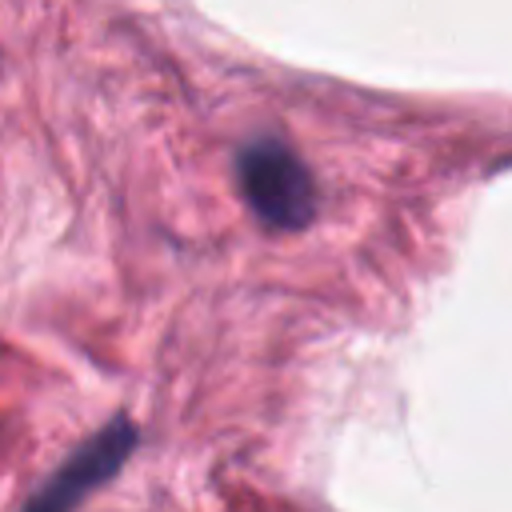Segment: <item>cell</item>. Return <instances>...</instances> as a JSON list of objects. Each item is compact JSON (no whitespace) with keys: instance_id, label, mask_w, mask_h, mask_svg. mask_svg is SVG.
<instances>
[{"instance_id":"cell-1","label":"cell","mask_w":512,"mask_h":512,"mask_svg":"<svg viewBox=\"0 0 512 512\" xmlns=\"http://www.w3.org/2000/svg\"><path fill=\"white\" fill-rule=\"evenodd\" d=\"M236 184L264 228L296 232L316 216V180L308 164L276 136H256L236 152Z\"/></svg>"},{"instance_id":"cell-2","label":"cell","mask_w":512,"mask_h":512,"mask_svg":"<svg viewBox=\"0 0 512 512\" xmlns=\"http://www.w3.org/2000/svg\"><path fill=\"white\" fill-rule=\"evenodd\" d=\"M132 444H136V428L128 420H112L100 436H92L68 464H60L48 476V484L32 496V508H68L84 500L108 476H116V468L132 456Z\"/></svg>"}]
</instances>
